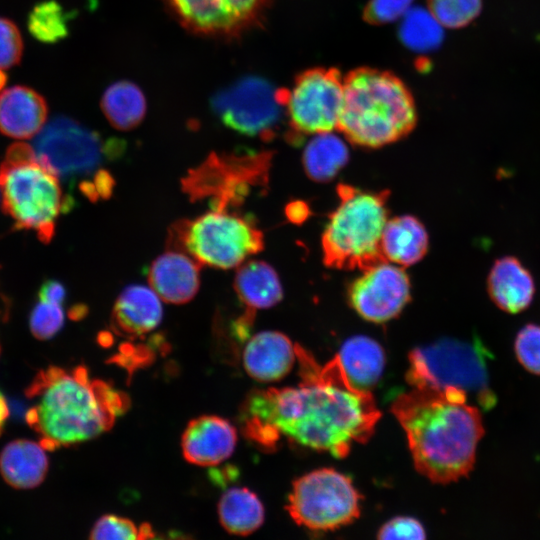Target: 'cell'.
Returning <instances> with one entry per match:
<instances>
[{"mask_svg": "<svg viewBox=\"0 0 540 540\" xmlns=\"http://www.w3.org/2000/svg\"><path fill=\"white\" fill-rule=\"evenodd\" d=\"M301 382L253 390L241 410L245 436L271 449L281 438L344 458L372 436L381 417L370 391L353 386L337 357L320 365L296 344Z\"/></svg>", "mask_w": 540, "mask_h": 540, "instance_id": "1", "label": "cell"}, {"mask_svg": "<svg viewBox=\"0 0 540 540\" xmlns=\"http://www.w3.org/2000/svg\"><path fill=\"white\" fill-rule=\"evenodd\" d=\"M467 394L455 387H412L392 403L416 470L433 483L455 482L474 467L484 426Z\"/></svg>", "mask_w": 540, "mask_h": 540, "instance_id": "2", "label": "cell"}, {"mask_svg": "<svg viewBox=\"0 0 540 540\" xmlns=\"http://www.w3.org/2000/svg\"><path fill=\"white\" fill-rule=\"evenodd\" d=\"M25 415L46 450L91 440L112 428L129 407L128 397L108 382L92 379L85 366H49L28 385Z\"/></svg>", "mask_w": 540, "mask_h": 540, "instance_id": "3", "label": "cell"}, {"mask_svg": "<svg viewBox=\"0 0 540 540\" xmlns=\"http://www.w3.org/2000/svg\"><path fill=\"white\" fill-rule=\"evenodd\" d=\"M416 123L413 95L394 73L359 67L343 78L337 130L354 145L382 147L408 135Z\"/></svg>", "mask_w": 540, "mask_h": 540, "instance_id": "4", "label": "cell"}, {"mask_svg": "<svg viewBox=\"0 0 540 540\" xmlns=\"http://www.w3.org/2000/svg\"><path fill=\"white\" fill-rule=\"evenodd\" d=\"M4 212L17 229L31 230L43 243L54 236L56 221L73 202L64 195L59 177L38 157L33 146L15 142L0 163Z\"/></svg>", "mask_w": 540, "mask_h": 540, "instance_id": "5", "label": "cell"}, {"mask_svg": "<svg viewBox=\"0 0 540 540\" xmlns=\"http://www.w3.org/2000/svg\"><path fill=\"white\" fill-rule=\"evenodd\" d=\"M339 204L322 235L323 261L336 269L361 271L387 262L381 236L387 222L388 192H366L347 184L337 187Z\"/></svg>", "mask_w": 540, "mask_h": 540, "instance_id": "6", "label": "cell"}, {"mask_svg": "<svg viewBox=\"0 0 540 540\" xmlns=\"http://www.w3.org/2000/svg\"><path fill=\"white\" fill-rule=\"evenodd\" d=\"M167 248L182 251L201 266L237 267L264 248L260 229L229 210L211 209L194 219H182L169 229Z\"/></svg>", "mask_w": 540, "mask_h": 540, "instance_id": "7", "label": "cell"}, {"mask_svg": "<svg viewBox=\"0 0 540 540\" xmlns=\"http://www.w3.org/2000/svg\"><path fill=\"white\" fill-rule=\"evenodd\" d=\"M488 356L479 340H439L410 352L406 381L411 387L459 388L476 394L479 404L490 408L495 396L489 388Z\"/></svg>", "mask_w": 540, "mask_h": 540, "instance_id": "8", "label": "cell"}, {"mask_svg": "<svg viewBox=\"0 0 540 540\" xmlns=\"http://www.w3.org/2000/svg\"><path fill=\"white\" fill-rule=\"evenodd\" d=\"M272 154L263 152L211 153L181 180L191 201L207 199L211 209L240 206L254 188L266 186Z\"/></svg>", "mask_w": 540, "mask_h": 540, "instance_id": "9", "label": "cell"}, {"mask_svg": "<svg viewBox=\"0 0 540 540\" xmlns=\"http://www.w3.org/2000/svg\"><path fill=\"white\" fill-rule=\"evenodd\" d=\"M360 495L349 477L321 468L296 479L288 497L291 518L311 530H334L360 515Z\"/></svg>", "mask_w": 540, "mask_h": 540, "instance_id": "10", "label": "cell"}, {"mask_svg": "<svg viewBox=\"0 0 540 540\" xmlns=\"http://www.w3.org/2000/svg\"><path fill=\"white\" fill-rule=\"evenodd\" d=\"M33 147L58 177L70 178H93L102 169L104 159L117 155L122 148L117 142H104L98 133L64 116L47 123L36 135Z\"/></svg>", "mask_w": 540, "mask_h": 540, "instance_id": "11", "label": "cell"}, {"mask_svg": "<svg viewBox=\"0 0 540 540\" xmlns=\"http://www.w3.org/2000/svg\"><path fill=\"white\" fill-rule=\"evenodd\" d=\"M343 78L338 69L324 67L307 69L296 77L284 102L294 132L318 134L337 129Z\"/></svg>", "mask_w": 540, "mask_h": 540, "instance_id": "12", "label": "cell"}, {"mask_svg": "<svg viewBox=\"0 0 540 540\" xmlns=\"http://www.w3.org/2000/svg\"><path fill=\"white\" fill-rule=\"evenodd\" d=\"M212 109L230 129L249 136L273 133L284 105L279 92L266 80L245 77L215 94Z\"/></svg>", "mask_w": 540, "mask_h": 540, "instance_id": "13", "label": "cell"}, {"mask_svg": "<svg viewBox=\"0 0 540 540\" xmlns=\"http://www.w3.org/2000/svg\"><path fill=\"white\" fill-rule=\"evenodd\" d=\"M187 30L203 36L231 38L261 20L268 0H165Z\"/></svg>", "mask_w": 540, "mask_h": 540, "instance_id": "14", "label": "cell"}, {"mask_svg": "<svg viewBox=\"0 0 540 540\" xmlns=\"http://www.w3.org/2000/svg\"><path fill=\"white\" fill-rule=\"evenodd\" d=\"M348 289L351 307L367 321L383 323L395 318L410 299L405 271L383 262L362 271Z\"/></svg>", "mask_w": 540, "mask_h": 540, "instance_id": "15", "label": "cell"}, {"mask_svg": "<svg viewBox=\"0 0 540 540\" xmlns=\"http://www.w3.org/2000/svg\"><path fill=\"white\" fill-rule=\"evenodd\" d=\"M236 442L237 432L229 421L202 415L188 423L181 437V448L189 463L214 466L232 455Z\"/></svg>", "mask_w": 540, "mask_h": 540, "instance_id": "16", "label": "cell"}, {"mask_svg": "<svg viewBox=\"0 0 540 540\" xmlns=\"http://www.w3.org/2000/svg\"><path fill=\"white\" fill-rule=\"evenodd\" d=\"M200 267L188 254L168 249L151 263L147 279L161 300L183 304L192 300L198 292Z\"/></svg>", "mask_w": 540, "mask_h": 540, "instance_id": "17", "label": "cell"}, {"mask_svg": "<svg viewBox=\"0 0 540 540\" xmlns=\"http://www.w3.org/2000/svg\"><path fill=\"white\" fill-rule=\"evenodd\" d=\"M297 359L296 344L278 331L253 335L243 351V365L256 381L267 383L286 376Z\"/></svg>", "mask_w": 540, "mask_h": 540, "instance_id": "18", "label": "cell"}, {"mask_svg": "<svg viewBox=\"0 0 540 540\" xmlns=\"http://www.w3.org/2000/svg\"><path fill=\"white\" fill-rule=\"evenodd\" d=\"M486 288L491 301L509 314L526 310L536 291L530 271L511 255L495 260L487 275Z\"/></svg>", "mask_w": 540, "mask_h": 540, "instance_id": "19", "label": "cell"}, {"mask_svg": "<svg viewBox=\"0 0 540 540\" xmlns=\"http://www.w3.org/2000/svg\"><path fill=\"white\" fill-rule=\"evenodd\" d=\"M48 106L34 89L15 85L0 94V132L20 140L37 135L45 126Z\"/></svg>", "mask_w": 540, "mask_h": 540, "instance_id": "20", "label": "cell"}, {"mask_svg": "<svg viewBox=\"0 0 540 540\" xmlns=\"http://www.w3.org/2000/svg\"><path fill=\"white\" fill-rule=\"evenodd\" d=\"M162 316L160 297L151 287L129 285L114 303L111 327L121 336L137 338L155 330Z\"/></svg>", "mask_w": 540, "mask_h": 540, "instance_id": "21", "label": "cell"}, {"mask_svg": "<svg viewBox=\"0 0 540 540\" xmlns=\"http://www.w3.org/2000/svg\"><path fill=\"white\" fill-rule=\"evenodd\" d=\"M45 448L39 443L18 439L0 453V473L14 488L31 489L40 485L48 471Z\"/></svg>", "mask_w": 540, "mask_h": 540, "instance_id": "22", "label": "cell"}, {"mask_svg": "<svg viewBox=\"0 0 540 540\" xmlns=\"http://www.w3.org/2000/svg\"><path fill=\"white\" fill-rule=\"evenodd\" d=\"M335 356L348 380L360 390L370 391L379 381L385 366L381 345L363 335L346 340Z\"/></svg>", "mask_w": 540, "mask_h": 540, "instance_id": "23", "label": "cell"}, {"mask_svg": "<svg viewBox=\"0 0 540 540\" xmlns=\"http://www.w3.org/2000/svg\"><path fill=\"white\" fill-rule=\"evenodd\" d=\"M234 289L246 308L245 314L251 318H254L256 310L270 308L283 297L277 273L263 261L241 265L235 275Z\"/></svg>", "mask_w": 540, "mask_h": 540, "instance_id": "24", "label": "cell"}, {"mask_svg": "<svg viewBox=\"0 0 540 540\" xmlns=\"http://www.w3.org/2000/svg\"><path fill=\"white\" fill-rule=\"evenodd\" d=\"M380 245L386 260L409 266L426 255L429 238L425 227L417 218L404 215L386 222Z\"/></svg>", "mask_w": 540, "mask_h": 540, "instance_id": "25", "label": "cell"}, {"mask_svg": "<svg viewBox=\"0 0 540 540\" xmlns=\"http://www.w3.org/2000/svg\"><path fill=\"white\" fill-rule=\"evenodd\" d=\"M220 524L229 533L246 536L264 522V507L257 495L245 487H232L218 502Z\"/></svg>", "mask_w": 540, "mask_h": 540, "instance_id": "26", "label": "cell"}, {"mask_svg": "<svg viewBox=\"0 0 540 540\" xmlns=\"http://www.w3.org/2000/svg\"><path fill=\"white\" fill-rule=\"evenodd\" d=\"M101 109L109 123L118 130L137 127L146 114V99L141 89L130 81L110 85L101 98Z\"/></svg>", "mask_w": 540, "mask_h": 540, "instance_id": "27", "label": "cell"}, {"mask_svg": "<svg viewBox=\"0 0 540 540\" xmlns=\"http://www.w3.org/2000/svg\"><path fill=\"white\" fill-rule=\"evenodd\" d=\"M348 158L347 146L330 131L315 135L307 144L302 161L309 178L324 182L332 179Z\"/></svg>", "mask_w": 540, "mask_h": 540, "instance_id": "28", "label": "cell"}, {"mask_svg": "<svg viewBox=\"0 0 540 540\" xmlns=\"http://www.w3.org/2000/svg\"><path fill=\"white\" fill-rule=\"evenodd\" d=\"M400 37L403 43L413 50L429 51L441 44L443 30L429 10L416 8L406 12Z\"/></svg>", "mask_w": 540, "mask_h": 540, "instance_id": "29", "label": "cell"}, {"mask_svg": "<svg viewBox=\"0 0 540 540\" xmlns=\"http://www.w3.org/2000/svg\"><path fill=\"white\" fill-rule=\"evenodd\" d=\"M69 15L55 0L36 4L28 15L30 34L42 43H56L68 35Z\"/></svg>", "mask_w": 540, "mask_h": 540, "instance_id": "30", "label": "cell"}, {"mask_svg": "<svg viewBox=\"0 0 540 540\" xmlns=\"http://www.w3.org/2000/svg\"><path fill=\"white\" fill-rule=\"evenodd\" d=\"M428 10L442 27L460 29L482 11V0H427Z\"/></svg>", "mask_w": 540, "mask_h": 540, "instance_id": "31", "label": "cell"}, {"mask_svg": "<svg viewBox=\"0 0 540 540\" xmlns=\"http://www.w3.org/2000/svg\"><path fill=\"white\" fill-rule=\"evenodd\" d=\"M64 324V311L61 303L38 299L29 318L32 334L39 340L55 336Z\"/></svg>", "mask_w": 540, "mask_h": 540, "instance_id": "32", "label": "cell"}, {"mask_svg": "<svg viewBox=\"0 0 540 540\" xmlns=\"http://www.w3.org/2000/svg\"><path fill=\"white\" fill-rule=\"evenodd\" d=\"M514 352L518 362L528 372L540 375V325L528 323L518 331Z\"/></svg>", "mask_w": 540, "mask_h": 540, "instance_id": "33", "label": "cell"}, {"mask_svg": "<svg viewBox=\"0 0 540 540\" xmlns=\"http://www.w3.org/2000/svg\"><path fill=\"white\" fill-rule=\"evenodd\" d=\"M90 539H141V530L133 521L116 515H104L93 526Z\"/></svg>", "mask_w": 540, "mask_h": 540, "instance_id": "34", "label": "cell"}, {"mask_svg": "<svg viewBox=\"0 0 540 540\" xmlns=\"http://www.w3.org/2000/svg\"><path fill=\"white\" fill-rule=\"evenodd\" d=\"M24 43L17 25L0 17V68L18 65L22 59Z\"/></svg>", "mask_w": 540, "mask_h": 540, "instance_id": "35", "label": "cell"}, {"mask_svg": "<svg viewBox=\"0 0 540 540\" xmlns=\"http://www.w3.org/2000/svg\"><path fill=\"white\" fill-rule=\"evenodd\" d=\"M413 0H370L364 9V19L371 24L392 22L403 16Z\"/></svg>", "mask_w": 540, "mask_h": 540, "instance_id": "36", "label": "cell"}, {"mask_svg": "<svg viewBox=\"0 0 540 540\" xmlns=\"http://www.w3.org/2000/svg\"><path fill=\"white\" fill-rule=\"evenodd\" d=\"M378 539H425L423 525L415 518L399 516L386 522L377 533Z\"/></svg>", "mask_w": 540, "mask_h": 540, "instance_id": "37", "label": "cell"}, {"mask_svg": "<svg viewBox=\"0 0 540 540\" xmlns=\"http://www.w3.org/2000/svg\"><path fill=\"white\" fill-rule=\"evenodd\" d=\"M66 296V290L59 281L49 279L40 287L38 299L57 302L63 304Z\"/></svg>", "mask_w": 540, "mask_h": 540, "instance_id": "38", "label": "cell"}, {"mask_svg": "<svg viewBox=\"0 0 540 540\" xmlns=\"http://www.w3.org/2000/svg\"><path fill=\"white\" fill-rule=\"evenodd\" d=\"M9 417V407L4 394L0 391V436Z\"/></svg>", "mask_w": 540, "mask_h": 540, "instance_id": "39", "label": "cell"}, {"mask_svg": "<svg viewBox=\"0 0 540 540\" xmlns=\"http://www.w3.org/2000/svg\"><path fill=\"white\" fill-rule=\"evenodd\" d=\"M84 310H86V308H84V306H81V307H74L70 310V317L73 318V319H79V317L81 316H84Z\"/></svg>", "mask_w": 540, "mask_h": 540, "instance_id": "40", "label": "cell"}, {"mask_svg": "<svg viewBox=\"0 0 540 540\" xmlns=\"http://www.w3.org/2000/svg\"><path fill=\"white\" fill-rule=\"evenodd\" d=\"M7 80H8V76L7 74L4 72V69L3 68H0V92L3 91L6 83H7Z\"/></svg>", "mask_w": 540, "mask_h": 540, "instance_id": "41", "label": "cell"}, {"mask_svg": "<svg viewBox=\"0 0 540 540\" xmlns=\"http://www.w3.org/2000/svg\"><path fill=\"white\" fill-rule=\"evenodd\" d=\"M0 197H1V194H0Z\"/></svg>", "mask_w": 540, "mask_h": 540, "instance_id": "42", "label": "cell"}]
</instances>
